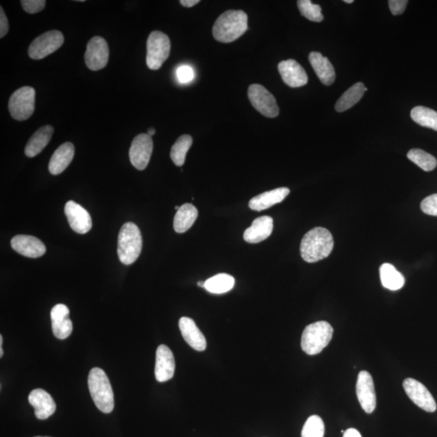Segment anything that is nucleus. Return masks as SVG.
<instances>
[{
    "instance_id": "f257e3e1",
    "label": "nucleus",
    "mask_w": 437,
    "mask_h": 437,
    "mask_svg": "<svg viewBox=\"0 0 437 437\" xmlns=\"http://www.w3.org/2000/svg\"><path fill=\"white\" fill-rule=\"evenodd\" d=\"M333 248L332 234L325 228L316 227L302 238L301 254L305 262L314 263L328 258Z\"/></svg>"
},
{
    "instance_id": "f03ea898",
    "label": "nucleus",
    "mask_w": 437,
    "mask_h": 437,
    "mask_svg": "<svg viewBox=\"0 0 437 437\" xmlns=\"http://www.w3.org/2000/svg\"><path fill=\"white\" fill-rule=\"evenodd\" d=\"M247 30V14L242 10H229L215 21L213 33L216 41L230 43L241 37Z\"/></svg>"
},
{
    "instance_id": "7ed1b4c3",
    "label": "nucleus",
    "mask_w": 437,
    "mask_h": 437,
    "mask_svg": "<svg viewBox=\"0 0 437 437\" xmlns=\"http://www.w3.org/2000/svg\"><path fill=\"white\" fill-rule=\"evenodd\" d=\"M88 383L95 405L100 411L109 414L114 410V397L107 373L100 368L91 369Z\"/></svg>"
},
{
    "instance_id": "20e7f679",
    "label": "nucleus",
    "mask_w": 437,
    "mask_h": 437,
    "mask_svg": "<svg viewBox=\"0 0 437 437\" xmlns=\"http://www.w3.org/2000/svg\"><path fill=\"white\" fill-rule=\"evenodd\" d=\"M143 240L136 224L128 222L120 229L118 241L119 260L125 265H131L141 256Z\"/></svg>"
},
{
    "instance_id": "39448f33",
    "label": "nucleus",
    "mask_w": 437,
    "mask_h": 437,
    "mask_svg": "<svg viewBox=\"0 0 437 437\" xmlns=\"http://www.w3.org/2000/svg\"><path fill=\"white\" fill-rule=\"evenodd\" d=\"M334 330L328 321H320L307 325L301 336V348L310 355H318L328 347Z\"/></svg>"
},
{
    "instance_id": "423d86ee",
    "label": "nucleus",
    "mask_w": 437,
    "mask_h": 437,
    "mask_svg": "<svg viewBox=\"0 0 437 437\" xmlns=\"http://www.w3.org/2000/svg\"><path fill=\"white\" fill-rule=\"evenodd\" d=\"M169 37L161 31L150 33L147 42V65L151 70L160 69L170 54Z\"/></svg>"
},
{
    "instance_id": "0eeeda50",
    "label": "nucleus",
    "mask_w": 437,
    "mask_h": 437,
    "mask_svg": "<svg viewBox=\"0 0 437 437\" xmlns=\"http://www.w3.org/2000/svg\"><path fill=\"white\" fill-rule=\"evenodd\" d=\"M35 90L26 86L14 92L8 102V110L11 116L17 121H26L35 109Z\"/></svg>"
},
{
    "instance_id": "6e6552de",
    "label": "nucleus",
    "mask_w": 437,
    "mask_h": 437,
    "mask_svg": "<svg viewBox=\"0 0 437 437\" xmlns=\"http://www.w3.org/2000/svg\"><path fill=\"white\" fill-rule=\"evenodd\" d=\"M64 37L60 31H48L37 37L28 47L31 59L40 60L59 50L64 44Z\"/></svg>"
},
{
    "instance_id": "1a4fd4ad",
    "label": "nucleus",
    "mask_w": 437,
    "mask_h": 437,
    "mask_svg": "<svg viewBox=\"0 0 437 437\" xmlns=\"http://www.w3.org/2000/svg\"><path fill=\"white\" fill-rule=\"evenodd\" d=\"M249 102L263 116L276 118L280 113L276 100L269 91L260 84H251L248 89Z\"/></svg>"
},
{
    "instance_id": "9d476101",
    "label": "nucleus",
    "mask_w": 437,
    "mask_h": 437,
    "mask_svg": "<svg viewBox=\"0 0 437 437\" xmlns=\"http://www.w3.org/2000/svg\"><path fill=\"white\" fill-rule=\"evenodd\" d=\"M153 141L148 134H139L133 139L129 151L130 161L139 170H145L151 159Z\"/></svg>"
},
{
    "instance_id": "9b49d317",
    "label": "nucleus",
    "mask_w": 437,
    "mask_h": 437,
    "mask_svg": "<svg viewBox=\"0 0 437 437\" xmlns=\"http://www.w3.org/2000/svg\"><path fill=\"white\" fill-rule=\"evenodd\" d=\"M109 46L102 37L96 36L87 45L84 55L85 64L92 71L102 70L109 61Z\"/></svg>"
},
{
    "instance_id": "f8f14e48",
    "label": "nucleus",
    "mask_w": 437,
    "mask_h": 437,
    "mask_svg": "<svg viewBox=\"0 0 437 437\" xmlns=\"http://www.w3.org/2000/svg\"><path fill=\"white\" fill-rule=\"evenodd\" d=\"M402 386L407 396L416 405L427 412L436 411V403L434 398L421 382L413 378H407Z\"/></svg>"
},
{
    "instance_id": "ddd939ff",
    "label": "nucleus",
    "mask_w": 437,
    "mask_h": 437,
    "mask_svg": "<svg viewBox=\"0 0 437 437\" xmlns=\"http://www.w3.org/2000/svg\"><path fill=\"white\" fill-rule=\"evenodd\" d=\"M357 393L360 406L367 414L376 409L377 398L375 387L371 374L367 371L359 373L357 382Z\"/></svg>"
},
{
    "instance_id": "4468645a",
    "label": "nucleus",
    "mask_w": 437,
    "mask_h": 437,
    "mask_svg": "<svg viewBox=\"0 0 437 437\" xmlns=\"http://www.w3.org/2000/svg\"><path fill=\"white\" fill-rule=\"evenodd\" d=\"M64 211L71 228L75 233L85 234L92 229V219L83 206L69 201L65 205Z\"/></svg>"
},
{
    "instance_id": "2eb2a0df",
    "label": "nucleus",
    "mask_w": 437,
    "mask_h": 437,
    "mask_svg": "<svg viewBox=\"0 0 437 437\" xmlns=\"http://www.w3.org/2000/svg\"><path fill=\"white\" fill-rule=\"evenodd\" d=\"M278 69L283 82L291 88H300L308 83V75L296 60L282 61L278 64Z\"/></svg>"
},
{
    "instance_id": "dca6fc26",
    "label": "nucleus",
    "mask_w": 437,
    "mask_h": 437,
    "mask_svg": "<svg viewBox=\"0 0 437 437\" xmlns=\"http://www.w3.org/2000/svg\"><path fill=\"white\" fill-rule=\"evenodd\" d=\"M175 359L172 350L166 345L157 348L156 353L155 377L157 382H166L174 377Z\"/></svg>"
},
{
    "instance_id": "f3484780",
    "label": "nucleus",
    "mask_w": 437,
    "mask_h": 437,
    "mask_svg": "<svg viewBox=\"0 0 437 437\" xmlns=\"http://www.w3.org/2000/svg\"><path fill=\"white\" fill-rule=\"evenodd\" d=\"M69 307L64 304H57L53 307L51 312L53 334L57 339L69 338L73 330V325L69 319Z\"/></svg>"
},
{
    "instance_id": "a211bd4d",
    "label": "nucleus",
    "mask_w": 437,
    "mask_h": 437,
    "mask_svg": "<svg viewBox=\"0 0 437 437\" xmlns=\"http://www.w3.org/2000/svg\"><path fill=\"white\" fill-rule=\"evenodd\" d=\"M14 251L21 256L37 258L44 256L46 249L41 240L30 235H17L11 241Z\"/></svg>"
},
{
    "instance_id": "6ab92c4d",
    "label": "nucleus",
    "mask_w": 437,
    "mask_h": 437,
    "mask_svg": "<svg viewBox=\"0 0 437 437\" xmlns=\"http://www.w3.org/2000/svg\"><path fill=\"white\" fill-rule=\"evenodd\" d=\"M28 402L35 408V414L38 420H46L56 411L55 402L50 393L42 389L31 391L28 395Z\"/></svg>"
},
{
    "instance_id": "aec40b11",
    "label": "nucleus",
    "mask_w": 437,
    "mask_h": 437,
    "mask_svg": "<svg viewBox=\"0 0 437 437\" xmlns=\"http://www.w3.org/2000/svg\"><path fill=\"white\" fill-rule=\"evenodd\" d=\"M179 328L182 337L190 347L199 352H203L206 349L205 336L201 332L193 319L182 316L179 320Z\"/></svg>"
},
{
    "instance_id": "412c9836",
    "label": "nucleus",
    "mask_w": 437,
    "mask_h": 437,
    "mask_svg": "<svg viewBox=\"0 0 437 437\" xmlns=\"http://www.w3.org/2000/svg\"><path fill=\"white\" fill-rule=\"evenodd\" d=\"M273 231V219L271 216H261L253 220L251 227L244 232V241L256 244L271 236Z\"/></svg>"
},
{
    "instance_id": "4be33fe9",
    "label": "nucleus",
    "mask_w": 437,
    "mask_h": 437,
    "mask_svg": "<svg viewBox=\"0 0 437 437\" xmlns=\"http://www.w3.org/2000/svg\"><path fill=\"white\" fill-rule=\"evenodd\" d=\"M290 194L287 187H280L253 197L249 201V208L253 211H261L271 208L272 206L281 203Z\"/></svg>"
},
{
    "instance_id": "5701e85b",
    "label": "nucleus",
    "mask_w": 437,
    "mask_h": 437,
    "mask_svg": "<svg viewBox=\"0 0 437 437\" xmlns=\"http://www.w3.org/2000/svg\"><path fill=\"white\" fill-rule=\"evenodd\" d=\"M75 156V147L70 142L62 144L53 154L49 163V171L53 175H59L71 164Z\"/></svg>"
},
{
    "instance_id": "b1692460",
    "label": "nucleus",
    "mask_w": 437,
    "mask_h": 437,
    "mask_svg": "<svg viewBox=\"0 0 437 437\" xmlns=\"http://www.w3.org/2000/svg\"><path fill=\"white\" fill-rule=\"evenodd\" d=\"M309 60L316 75L321 83L325 85H331L335 80V71L332 64L328 59L319 52H311Z\"/></svg>"
},
{
    "instance_id": "393cba45",
    "label": "nucleus",
    "mask_w": 437,
    "mask_h": 437,
    "mask_svg": "<svg viewBox=\"0 0 437 437\" xmlns=\"http://www.w3.org/2000/svg\"><path fill=\"white\" fill-rule=\"evenodd\" d=\"M54 131V127L51 125H46L38 129L26 144V155L32 158L39 154L50 143Z\"/></svg>"
},
{
    "instance_id": "a878e982",
    "label": "nucleus",
    "mask_w": 437,
    "mask_h": 437,
    "mask_svg": "<svg viewBox=\"0 0 437 437\" xmlns=\"http://www.w3.org/2000/svg\"><path fill=\"white\" fill-rule=\"evenodd\" d=\"M198 210L194 205L185 204L177 210L174 220V229L177 233H184L193 226L197 217Z\"/></svg>"
},
{
    "instance_id": "bb28decb",
    "label": "nucleus",
    "mask_w": 437,
    "mask_h": 437,
    "mask_svg": "<svg viewBox=\"0 0 437 437\" xmlns=\"http://www.w3.org/2000/svg\"><path fill=\"white\" fill-rule=\"evenodd\" d=\"M366 91L367 89L362 82H358L353 85L352 87L349 88L341 96L338 102H336V112L342 113L352 108L353 105L359 102Z\"/></svg>"
},
{
    "instance_id": "cd10ccee",
    "label": "nucleus",
    "mask_w": 437,
    "mask_h": 437,
    "mask_svg": "<svg viewBox=\"0 0 437 437\" xmlns=\"http://www.w3.org/2000/svg\"><path fill=\"white\" fill-rule=\"evenodd\" d=\"M380 276L383 287L387 289L397 291L404 286V277L390 263H384L381 266Z\"/></svg>"
},
{
    "instance_id": "c85d7f7f",
    "label": "nucleus",
    "mask_w": 437,
    "mask_h": 437,
    "mask_svg": "<svg viewBox=\"0 0 437 437\" xmlns=\"http://www.w3.org/2000/svg\"><path fill=\"white\" fill-rule=\"evenodd\" d=\"M235 280L228 274H218L208 278L205 282V289L215 294H222L231 290L234 287Z\"/></svg>"
},
{
    "instance_id": "c756f323",
    "label": "nucleus",
    "mask_w": 437,
    "mask_h": 437,
    "mask_svg": "<svg viewBox=\"0 0 437 437\" xmlns=\"http://www.w3.org/2000/svg\"><path fill=\"white\" fill-rule=\"evenodd\" d=\"M411 117L421 127L430 128L437 132V112L425 107H416L411 109Z\"/></svg>"
},
{
    "instance_id": "7c9ffc66",
    "label": "nucleus",
    "mask_w": 437,
    "mask_h": 437,
    "mask_svg": "<svg viewBox=\"0 0 437 437\" xmlns=\"http://www.w3.org/2000/svg\"><path fill=\"white\" fill-rule=\"evenodd\" d=\"M193 139L189 134H184L177 139L171 148L170 157L177 166H182L186 161L187 152L189 151Z\"/></svg>"
},
{
    "instance_id": "2f4dec72",
    "label": "nucleus",
    "mask_w": 437,
    "mask_h": 437,
    "mask_svg": "<svg viewBox=\"0 0 437 437\" xmlns=\"http://www.w3.org/2000/svg\"><path fill=\"white\" fill-rule=\"evenodd\" d=\"M407 158L425 172L434 170L437 166V161L434 156L419 148H413L408 152Z\"/></svg>"
},
{
    "instance_id": "473e14b6",
    "label": "nucleus",
    "mask_w": 437,
    "mask_h": 437,
    "mask_svg": "<svg viewBox=\"0 0 437 437\" xmlns=\"http://www.w3.org/2000/svg\"><path fill=\"white\" fill-rule=\"evenodd\" d=\"M301 15L314 22L323 21L324 17L321 13V8L319 4H314L310 0H299L297 1Z\"/></svg>"
},
{
    "instance_id": "72a5a7b5",
    "label": "nucleus",
    "mask_w": 437,
    "mask_h": 437,
    "mask_svg": "<svg viewBox=\"0 0 437 437\" xmlns=\"http://www.w3.org/2000/svg\"><path fill=\"white\" fill-rule=\"evenodd\" d=\"M325 425L319 416H312L305 422L301 431V437H323Z\"/></svg>"
},
{
    "instance_id": "f704fd0d",
    "label": "nucleus",
    "mask_w": 437,
    "mask_h": 437,
    "mask_svg": "<svg viewBox=\"0 0 437 437\" xmlns=\"http://www.w3.org/2000/svg\"><path fill=\"white\" fill-rule=\"evenodd\" d=\"M420 208L427 215L437 216V194L426 197L421 202Z\"/></svg>"
},
{
    "instance_id": "c9c22d12",
    "label": "nucleus",
    "mask_w": 437,
    "mask_h": 437,
    "mask_svg": "<svg viewBox=\"0 0 437 437\" xmlns=\"http://www.w3.org/2000/svg\"><path fill=\"white\" fill-rule=\"evenodd\" d=\"M21 6L27 13L35 14L42 12L45 8V0H22Z\"/></svg>"
},
{
    "instance_id": "e433bc0d",
    "label": "nucleus",
    "mask_w": 437,
    "mask_h": 437,
    "mask_svg": "<svg viewBox=\"0 0 437 437\" xmlns=\"http://www.w3.org/2000/svg\"><path fill=\"white\" fill-rule=\"evenodd\" d=\"M177 79L181 83H189L195 78L194 70L189 66H180L177 71Z\"/></svg>"
},
{
    "instance_id": "4c0bfd02",
    "label": "nucleus",
    "mask_w": 437,
    "mask_h": 437,
    "mask_svg": "<svg viewBox=\"0 0 437 437\" xmlns=\"http://www.w3.org/2000/svg\"><path fill=\"white\" fill-rule=\"evenodd\" d=\"M407 3V0H390L389 6L393 15L398 16L404 12Z\"/></svg>"
},
{
    "instance_id": "58836bf2",
    "label": "nucleus",
    "mask_w": 437,
    "mask_h": 437,
    "mask_svg": "<svg viewBox=\"0 0 437 437\" xmlns=\"http://www.w3.org/2000/svg\"><path fill=\"white\" fill-rule=\"evenodd\" d=\"M9 30L8 18L4 12L3 7H0V37L3 38L7 35Z\"/></svg>"
},
{
    "instance_id": "ea45409f",
    "label": "nucleus",
    "mask_w": 437,
    "mask_h": 437,
    "mask_svg": "<svg viewBox=\"0 0 437 437\" xmlns=\"http://www.w3.org/2000/svg\"><path fill=\"white\" fill-rule=\"evenodd\" d=\"M343 437H362L359 431L355 429H348L346 430Z\"/></svg>"
},
{
    "instance_id": "a19ab883",
    "label": "nucleus",
    "mask_w": 437,
    "mask_h": 437,
    "mask_svg": "<svg viewBox=\"0 0 437 437\" xmlns=\"http://www.w3.org/2000/svg\"><path fill=\"white\" fill-rule=\"evenodd\" d=\"M199 0H181L180 3L186 8H191L199 3Z\"/></svg>"
},
{
    "instance_id": "79ce46f5",
    "label": "nucleus",
    "mask_w": 437,
    "mask_h": 437,
    "mask_svg": "<svg viewBox=\"0 0 437 437\" xmlns=\"http://www.w3.org/2000/svg\"><path fill=\"white\" fill-rule=\"evenodd\" d=\"M2 345H3V336L2 335H0V357H2L3 355V350L2 348Z\"/></svg>"
},
{
    "instance_id": "37998d69",
    "label": "nucleus",
    "mask_w": 437,
    "mask_h": 437,
    "mask_svg": "<svg viewBox=\"0 0 437 437\" xmlns=\"http://www.w3.org/2000/svg\"><path fill=\"white\" fill-rule=\"evenodd\" d=\"M148 136H150L151 137L154 136V134H156V130L154 128H150L148 130Z\"/></svg>"
},
{
    "instance_id": "c03bdc74",
    "label": "nucleus",
    "mask_w": 437,
    "mask_h": 437,
    "mask_svg": "<svg viewBox=\"0 0 437 437\" xmlns=\"http://www.w3.org/2000/svg\"><path fill=\"white\" fill-rule=\"evenodd\" d=\"M198 286L202 287H205V282H199L198 283Z\"/></svg>"
},
{
    "instance_id": "a18cd8bd",
    "label": "nucleus",
    "mask_w": 437,
    "mask_h": 437,
    "mask_svg": "<svg viewBox=\"0 0 437 437\" xmlns=\"http://www.w3.org/2000/svg\"><path fill=\"white\" fill-rule=\"evenodd\" d=\"M344 2L347 3H353L354 1L353 0H344Z\"/></svg>"
},
{
    "instance_id": "49530a36",
    "label": "nucleus",
    "mask_w": 437,
    "mask_h": 437,
    "mask_svg": "<svg viewBox=\"0 0 437 437\" xmlns=\"http://www.w3.org/2000/svg\"><path fill=\"white\" fill-rule=\"evenodd\" d=\"M179 208H180V206H175V209H176L177 211V210H179Z\"/></svg>"
},
{
    "instance_id": "de8ad7c7",
    "label": "nucleus",
    "mask_w": 437,
    "mask_h": 437,
    "mask_svg": "<svg viewBox=\"0 0 437 437\" xmlns=\"http://www.w3.org/2000/svg\"><path fill=\"white\" fill-rule=\"evenodd\" d=\"M36 437H49V436H36Z\"/></svg>"
}]
</instances>
